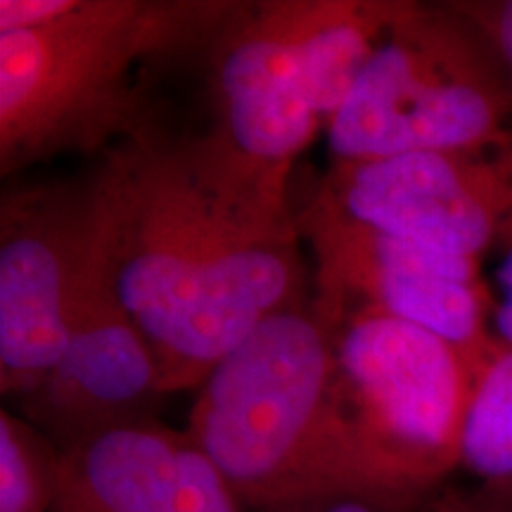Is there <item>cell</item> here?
<instances>
[{"label":"cell","instance_id":"obj_17","mask_svg":"<svg viewBox=\"0 0 512 512\" xmlns=\"http://www.w3.org/2000/svg\"><path fill=\"white\" fill-rule=\"evenodd\" d=\"M247 512H384L375 503L363 501V498H311V501L271 505V508L247 510Z\"/></svg>","mask_w":512,"mask_h":512},{"label":"cell","instance_id":"obj_14","mask_svg":"<svg viewBox=\"0 0 512 512\" xmlns=\"http://www.w3.org/2000/svg\"><path fill=\"white\" fill-rule=\"evenodd\" d=\"M413 512H512V486L451 479Z\"/></svg>","mask_w":512,"mask_h":512},{"label":"cell","instance_id":"obj_10","mask_svg":"<svg viewBox=\"0 0 512 512\" xmlns=\"http://www.w3.org/2000/svg\"><path fill=\"white\" fill-rule=\"evenodd\" d=\"M164 396L150 344L114 285L102 211L100 240L76 299L67 344L50 373L12 411L60 451H69L102 432L157 420Z\"/></svg>","mask_w":512,"mask_h":512},{"label":"cell","instance_id":"obj_11","mask_svg":"<svg viewBox=\"0 0 512 512\" xmlns=\"http://www.w3.org/2000/svg\"><path fill=\"white\" fill-rule=\"evenodd\" d=\"M50 512H247L207 453L162 420L102 432L62 451Z\"/></svg>","mask_w":512,"mask_h":512},{"label":"cell","instance_id":"obj_6","mask_svg":"<svg viewBox=\"0 0 512 512\" xmlns=\"http://www.w3.org/2000/svg\"><path fill=\"white\" fill-rule=\"evenodd\" d=\"M313 256L311 306L330 328L358 316L415 325L456 347L472 370L494 344L496 294L482 264L358 221L316 190L297 209Z\"/></svg>","mask_w":512,"mask_h":512},{"label":"cell","instance_id":"obj_4","mask_svg":"<svg viewBox=\"0 0 512 512\" xmlns=\"http://www.w3.org/2000/svg\"><path fill=\"white\" fill-rule=\"evenodd\" d=\"M508 128L512 86L484 36L451 0H396L325 133L332 164H349L470 147Z\"/></svg>","mask_w":512,"mask_h":512},{"label":"cell","instance_id":"obj_15","mask_svg":"<svg viewBox=\"0 0 512 512\" xmlns=\"http://www.w3.org/2000/svg\"><path fill=\"white\" fill-rule=\"evenodd\" d=\"M494 48L512 86V0H451Z\"/></svg>","mask_w":512,"mask_h":512},{"label":"cell","instance_id":"obj_12","mask_svg":"<svg viewBox=\"0 0 512 512\" xmlns=\"http://www.w3.org/2000/svg\"><path fill=\"white\" fill-rule=\"evenodd\" d=\"M458 472L472 482L512 486V344L498 337L472 370Z\"/></svg>","mask_w":512,"mask_h":512},{"label":"cell","instance_id":"obj_3","mask_svg":"<svg viewBox=\"0 0 512 512\" xmlns=\"http://www.w3.org/2000/svg\"><path fill=\"white\" fill-rule=\"evenodd\" d=\"M223 0H69L60 19L0 31V174L107 152L155 124L143 67L204 55Z\"/></svg>","mask_w":512,"mask_h":512},{"label":"cell","instance_id":"obj_9","mask_svg":"<svg viewBox=\"0 0 512 512\" xmlns=\"http://www.w3.org/2000/svg\"><path fill=\"white\" fill-rule=\"evenodd\" d=\"M202 57L209 131L256 174L290 188L294 162L328 131L299 48V0L233 3Z\"/></svg>","mask_w":512,"mask_h":512},{"label":"cell","instance_id":"obj_8","mask_svg":"<svg viewBox=\"0 0 512 512\" xmlns=\"http://www.w3.org/2000/svg\"><path fill=\"white\" fill-rule=\"evenodd\" d=\"M318 190L358 221L482 264L512 247V128L456 150L332 164Z\"/></svg>","mask_w":512,"mask_h":512},{"label":"cell","instance_id":"obj_7","mask_svg":"<svg viewBox=\"0 0 512 512\" xmlns=\"http://www.w3.org/2000/svg\"><path fill=\"white\" fill-rule=\"evenodd\" d=\"M102 228L98 169L12 183L0 197V392H34L67 344Z\"/></svg>","mask_w":512,"mask_h":512},{"label":"cell","instance_id":"obj_1","mask_svg":"<svg viewBox=\"0 0 512 512\" xmlns=\"http://www.w3.org/2000/svg\"><path fill=\"white\" fill-rule=\"evenodd\" d=\"M95 169L114 285L166 396L197 392L264 320L311 302L290 188L242 164L209 128L155 126Z\"/></svg>","mask_w":512,"mask_h":512},{"label":"cell","instance_id":"obj_16","mask_svg":"<svg viewBox=\"0 0 512 512\" xmlns=\"http://www.w3.org/2000/svg\"><path fill=\"white\" fill-rule=\"evenodd\" d=\"M496 309H494V335L512 344V247L498 256L496 268Z\"/></svg>","mask_w":512,"mask_h":512},{"label":"cell","instance_id":"obj_2","mask_svg":"<svg viewBox=\"0 0 512 512\" xmlns=\"http://www.w3.org/2000/svg\"><path fill=\"white\" fill-rule=\"evenodd\" d=\"M185 432L247 510L349 496L394 512L344 401L335 332L311 302L264 320L216 363Z\"/></svg>","mask_w":512,"mask_h":512},{"label":"cell","instance_id":"obj_5","mask_svg":"<svg viewBox=\"0 0 512 512\" xmlns=\"http://www.w3.org/2000/svg\"><path fill=\"white\" fill-rule=\"evenodd\" d=\"M351 422L394 512H413L458 472L472 366L432 332L382 316L332 328Z\"/></svg>","mask_w":512,"mask_h":512},{"label":"cell","instance_id":"obj_13","mask_svg":"<svg viewBox=\"0 0 512 512\" xmlns=\"http://www.w3.org/2000/svg\"><path fill=\"white\" fill-rule=\"evenodd\" d=\"M62 451L22 415L0 411V512H50Z\"/></svg>","mask_w":512,"mask_h":512}]
</instances>
